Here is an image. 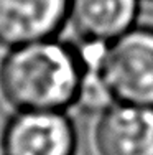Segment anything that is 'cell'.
Returning <instances> with one entry per match:
<instances>
[{
    "label": "cell",
    "instance_id": "1",
    "mask_svg": "<svg viewBox=\"0 0 153 155\" xmlns=\"http://www.w3.org/2000/svg\"><path fill=\"white\" fill-rule=\"evenodd\" d=\"M82 74L78 51L46 38L13 46L0 63V91L18 110H61L79 97Z\"/></svg>",
    "mask_w": 153,
    "mask_h": 155
},
{
    "label": "cell",
    "instance_id": "2",
    "mask_svg": "<svg viewBox=\"0 0 153 155\" xmlns=\"http://www.w3.org/2000/svg\"><path fill=\"white\" fill-rule=\"evenodd\" d=\"M97 71L114 102L153 107V28L133 27L109 41Z\"/></svg>",
    "mask_w": 153,
    "mask_h": 155
},
{
    "label": "cell",
    "instance_id": "3",
    "mask_svg": "<svg viewBox=\"0 0 153 155\" xmlns=\"http://www.w3.org/2000/svg\"><path fill=\"white\" fill-rule=\"evenodd\" d=\"M5 155H74L76 132L61 110H20L3 132Z\"/></svg>",
    "mask_w": 153,
    "mask_h": 155
},
{
    "label": "cell",
    "instance_id": "4",
    "mask_svg": "<svg viewBox=\"0 0 153 155\" xmlns=\"http://www.w3.org/2000/svg\"><path fill=\"white\" fill-rule=\"evenodd\" d=\"M99 155H153V107L114 102L94 132Z\"/></svg>",
    "mask_w": 153,
    "mask_h": 155
},
{
    "label": "cell",
    "instance_id": "5",
    "mask_svg": "<svg viewBox=\"0 0 153 155\" xmlns=\"http://www.w3.org/2000/svg\"><path fill=\"white\" fill-rule=\"evenodd\" d=\"M69 0H0V45L49 38L68 18Z\"/></svg>",
    "mask_w": 153,
    "mask_h": 155
},
{
    "label": "cell",
    "instance_id": "6",
    "mask_svg": "<svg viewBox=\"0 0 153 155\" xmlns=\"http://www.w3.org/2000/svg\"><path fill=\"white\" fill-rule=\"evenodd\" d=\"M140 0H69L68 18L84 41H112L135 27Z\"/></svg>",
    "mask_w": 153,
    "mask_h": 155
}]
</instances>
